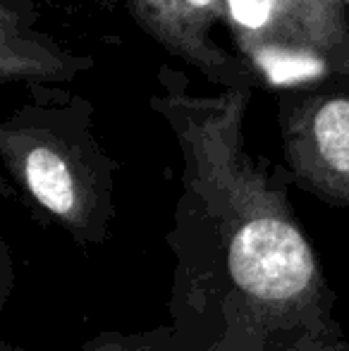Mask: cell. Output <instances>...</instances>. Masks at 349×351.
<instances>
[{
    "instance_id": "cell-9",
    "label": "cell",
    "mask_w": 349,
    "mask_h": 351,
    "mask_svg": "<svg viewBox=\"0 0 349 351\" xmlns=\"http://www.w3.org/2000/svg\"><path fill=\"white\" fill-rule=\"evenodd\" d=\"M342 3H345V5H347V8H349V0H342Z\"/></svg>"
},
{
    "instance_id": "cell-1",
    "label": "cell",
    "mask_w": 349,
    "mask_h": 351,
    "mask_svg": "<svg viewBox=\"0 0 349 351\" xmlns=\"http://www.w3.org/2000/svg\"><path fill=\"white\" fill-rule=\"evenodd\" d=\"M0 117V162L43 215L80 241H101L115 215L117 160L93 132L88 98L53 84H29Z\"/></svg>"
},
{
    "instance_id": "cell-4",
    "label": "cell",
    "mask_w": 349,
    "mask_h": 351,
    "mask_svg": "<svg viewBox=\"0 0 349 351\" xmlns=\"http://www.w3.org/2000/svg\"><path fill=\"white\" fill-rule=\"evenodd\" d=\"M32 0H0V84H62L96 67V58L38 29Z\"/></svg>"
},
{
    "instance_id": "cell-2",
    "label": "cell",
    "mask_w": 349,
    "mask_h": 351,
    "mask_svg": "<svg viewBox=\"0 0 349 351\" xmlns=\"http://www.w3.org/2000/svg\"><path fill=\"white\" fill-rule=\"evenodd\" d=\"M287 175L323 204L349 208V82L275 93Z\"/></svg>"
},
{
    "instance_id": "cell-3",
    "label": "cell",
    "mask_w": 349,
    "mask_h": 351,
    "mask_svg": "<svg viewBox=\"0 0 349 351\" xmlns=\"http://www.w3.org/2000/svg\"><path fill=\"white\" fill-rule=\"evenodd\" d=\"M130 17L168 56L204 74L215 88L258 84L252 67L215 41L225 0H125Z\"/></svg>"
},
{
    "instance_id": "cell-6",
    "label": "cell",
    "mask_w": 349,
    "mask_h": 351,
    "mask_svg": "<svg viewBox=\"0 0 349 351\" xmlns=\"http://www.w3.org/2000/svg\"><path fill=\"white\" fill-rule=\"evenodd\" d=\"M160 335L146 332V335H117L106 332L98 339L88 342L84 349L80 351H158Z\"/></svg>"
},
{
    "instance_id": "cell-7",
    "label": "cell",
    "mask_w": 349,
    "mask_h": 351,
    "mask_svg": "<svg viewBox=\"0 0 349 351\" xmlns=\"http://www.w3.org/2000/svg\"><path fill=\"white\" fill-rule=\"evenodd\" d=\"M10 194H12V186H10L8 180L0 175V196H10Z\"/></svg>"
},
{
    "instance_id": "cell-8",
    "label": "cell",
    "mask_w": 349,
    "mask_h": 351,
    "mask_svg": "<svg viewBox=\"0 0 349 351\" xmlns=\"http://www.w3.org/2000/svg\"><path fill=\"white\" fill-rule=\"evenodd\" d=\"M0 351H27V349H19V347H12V344L0 342Z\"/></svg>"
},
{
    "instance_id": "cell-5",
    "label": "cell",
    "mask_w": 349,
    "mask_h": 351,
    "mask_svg": "<svg viewBox=\"0 0 349 351\" xmlns=\"http://www.w3.org/2000/svg\"><path fill=\"white\" fill-rule=\"evenodd\" d=\"M280 12L326 58L335 79L349 82V8L342 0H275Z\"/></svg>"
}]
</instances>
